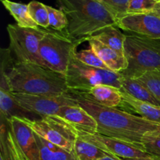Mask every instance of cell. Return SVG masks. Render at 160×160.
<instances>
[{
    "label": "cell",
    "mask_w": 160,
    "mask_h": 160,
    "mask_svg": "<svg viewBox=\"0 0 160 160\" xmlns=\"http://www.w3.org/2000/svg\"><path fill=\"white\" fill-rule=\"evenodd\" d=\"M73 153L77 160H99L111 156L93 144L80 138L78 136L75 142Z\"/></svg>",
    "instance_id": "7402d4cb"
},
{
    "label": "cell",
    "mask_w": 160,
    "mask_h": 160,
    "mask_svg": "<svg viewBox=\"0 0 160 160\" xmlns=\"http://www.w3.org/2000/svg\"><path fill=\"white\" fill-rule=\"evenodd\" d=\"M124 56L128 68L120 73L125 78H138L148 71L160 70V39L126 35Z\"/></svg>",
    "instance_id": "277c9868"
},
{
    "label": "cell",
    "mask_w": 160,
    "mask_h": 160,
    "mask_svg": "<svg viewBox=\"0 0 160 160\" xmlns=\"http://www.w3.org/2000/svg\"><path fill=\"white\" fill-rule=\"evenodd\" d=\"M99 160H122L120 159H117V158L112 157V156H107V157H105L103 159H101Z\"/></svg>",
    "instance_id": "1f68e13d"
},
{
    "label": "cell",
    "mask_w": 160,
    "mask_h": 160,
    "mask_svg": "<svg viewBox=\"0 0 160 160\" xmlns=\"http://www.w3.org/2000/svg\"><path fill=\"white\" fill-rule=\"evenodd\" d=\"M0 114L1 118L8 120L12 117L38 120L36 114L22 107L12 96V92L0 89Z\"/></svg>",
    "instance_id": "e0dca14e"
},
{
    "label": "cell",
    "mask_w": 160,
    "mask_h": 160,
    "mask_svg": "<svg viewBox=\"0 0 160 160\" xmlns=\"http://www.w3.org/2000/svg\"><path fill=\"white\" fill-rule=\"evenodd\" d=\"M117 27L135 35L160 39V17L152 12L127 14L117 20Z\"/></svg>",
    "instance_id": "8fae6325"
},
{
    "label": "cell",
    "mask_w": 160,
    "mask_h": 160,
    "mask_svg": "<svg viewBox=\"0 0 160 160\" xmlns=\"http://www.w3.org/2000/svg\"><path fill=\"white\" fill-rule=\"evenodd\" d=\"M122 94V102L119 107L128 112H134L139 117L154 123H160V106L140 101L130 96L126 92L120 91Z\"/></svg>",
    "instance_id": "2e32d148"
},
{
    "label": "cell",
    "mask_w": 160,
    "mask_h": 160,
    "mask_svg": "<svg viewBox=\"0 0 160 160\" xmlns=\"http://www.w3.org/2000/svg\"><path fill=\"white\" fill-rule=\"evenodd\" d=\"M79 45L63 31L48 30L40 45L42 65L65 76L70 59L77 52V48Z\"/></svg>",
    "instance_id": "8992f818"
},
{
    "label": "cell",
    "mask_w": 160,
    "mask_h": 160,
    "mask_svg": "<svg viewBox=\"0 0 160 160\" xmlns=\"http://www.w3.org/2000/svg\"><path fill=\"white\" fill-rule=\"evenodd\" d=\"M122 160H160L159 158L154 157V156H148L145 158H138V159H120Z\"/></svg>",
    "instance_id": "f546056e"
},
{
    "label": "cell",
    "mask_w": 160,
    "mask_h": 160,
    "mask_svg": "<svg viewBox=\"0 0 160 160\" xmlns=\"http://www.w3.org/2000/svg\"><path fill=\"white\" fill-rule=\"evenodd\" d=\"M73 96L78 105L95 119L98 123L97 133L142 146L145 135L160 132V123L117 108L101 106L84 97Z\"/></svg>",
    "instance_id": "6da1fadb"
},
{
    "label": "cell",
    "mask_w": 160,
    "mask_h": 160,
    "mask_svg": "<svg viewBox=\"0 0 160 160\" xmlns=\"http://www.w3.org/2000/svg\"><path fill=\"white\" fill-rule=\"evenodd\" d=\"M142 146L147 154L160 159V132L145 135L142 138Z\"/></svg>",
    "instance_id": "4316f807"
},
{
    "label": "cell",
    "mask_w": 160,
    "mask_h": 160,
    "mask_svg": "<svg viewBox=\"0 0 160 160\" xmlns=\"http://www.w3.org/2000/svg\"><path fill=\"white\" fill-rule=\"evenodd\" d=\"M105 7L112 14L116 20L128 14L130 0H100Z\"/></svg>",
    "instance_id": "83f0119b"
},
{
    "label": "cell",
    "mask_w": 160,
    "mask_h": 160,
    "mask_svg": "<svg viewBox=\"0 0 160 160\" xmlns=\"http://www.w3.org/2000/svg\"><path fill=\"white\" fill-rule=\"evenodd\" d=\"M0 89L29 95L68 93L65 76L37 63L16 61L6 74L0 75Z\"/></svg>",
    "instance_id": "3957f363"
},
{
    "label": "cell",
    "mask_w": 160,
    "mask_h": 160,
    "mask_svg": "<svg viewBox=\"0 0 160 160\" xmlns=\"http://www.w3.org/2000/svg\"><path fill=\"white\" fill-rule=\"evenodd\" d=\"M152 12L157 14L158 16H159L160 17V3H156V6H155V8L153 9V10L152 11Z\"/></svg>",
    "instance_id": "4dcf8cb0"
},
{
    "label": "cell",
    "mask_w": 160,
    "mask_h": 160,
    "mask_svg": "<svg viewBox=\"0 0 160 160\" xmlns=\"http://www.w3.org/2000/svg\"><path fill=\"white\" fill-rule=\"evenodd\" d=\"M35 134V133H34ZM40 160H77L74 153L67 151L35 134Z\"/></svg>",
    "instance_id": "d6986e66"
},
{
    "label": "cell",
    "mask_w": 160,
    "mask_h": 160,
    "mask_svg": "<svg viewBox=\"0 0 160 160\" xmlns=\"http://www.w3.org/2000/svg\"><path fill=\"white\" fill-rule=\"evenodd\" d=\"M156 2L154 0H130L128 13H145L153 10Z\"/></svg>",
    "instance_id": "f1b7e54d"
},
{
    "label": "cell",
    "mask_w": 160,
    "mask_h": 160,
    "mask_svg": "<svg viewBox=\"0 0 160 160\" xmlns=\"http://www.w3.org/2000/svg\"><path fill=\"white\" fill-rule=\"evenodd\" d=\"M16 142L28 160H40L35 134L24 120L12 117L7 120Z\"/></svg>",
    "instance_id": "7c38bea8"
},
{
    "label": "cell",
    "mask_w": 160,
    "mask_h": 160,
    "mask_svg": "<svg viewBox=\"0 0 160 160\" xmlns=\"http://www.w3.org/2000/svg\"><path fill=\"white\" fill-rule=\"evenodd\" d=\"M58 117L63 119L78 131L88 134L98 132V123L95 119L78 104L63 106Z\"/></svg>",
    "instance_id": "4fadbf2b"
},
{
    "label": "cell",
    "mask_w": 160,
    "mask_h": 160,
    "mask_svg": "<svg viewBox=\"0 0 160 160\" xmlns=\"http://www.w3.org/2000/svg\"><path fill=\"white\" fill-rule=\"evenodd\" d=\"M48 12L49 27L56 31H64L68 25V20L66 14L61 9H55L46 6Z\"/></svg>",
    "instance_id": "484cf974"
},
{
    "label": "cell",
    "mask_w": 160,
    "mask_h": 160,
    "mask_svg": "<svg viewBox=\"0 0 160 160\" xmlns=\"http://www.w3.org/2000/svg\"><path fill=\"white\" fill-rule=\"evenodd\" d=\"M28 5L30 15L34 22L38 25V27L48 28L49 27V20L46 5L35 0L30 2Z\"/></svg>",
    "instance_id": "603a6c76"
},
{
    "label": "cell",
    "mask_w": 160,
    "mask_h": 160,
    "mask_svg": "<svg viewBox=\"0 0 160 160\" xmlns=\"http://www.w3.org/2000/svg\"><path fill=\"white\" fill-rule=\"evenodd\" d=\"M140 81L160 103V70H153L136 78Z\"/></svg>",
    "instance_id": "cb8c5ba5"
},
{
    "label": "cell",
    "mask_w": 160,
    "mask_h": 160,
    "mask_svg": "<svg viewBox=\"0 0 160 160\" xmlns=\"http://www.w3.org/2000/svg\"><path fill=\"white\" fill-rule=\"evenodd\" d=\"M92 38L95 39L109 46V48L124 55V43L126 40V35L119 31L117 27H109L94 35Z\"/></svg>",
    "instance_id": "44dd1931"
},
{
    "label": "cell",
    "mask_w": 160,
    "mask_h": 160,
    "mask_svg": "<svg viewBox=\"0 0 160 160\" xmlns=\"http://www.w3.org/2000/svg\"><path fill=\"white\" fill-rule=\"evenodd\" d=\"M23 120L38 135L73 153L78 131L63 119L58 116H48L38 120Z\"/></svg>",
    "instance_id": "ba28073f"
},
{
    "label": "cell",
    "mask_w": 160,
    "mask_h": 160,
    "mask_svg": "<svg viewBox=\"0 0 160 160\" xmlns=\"http://www.w3.org/2000/svg\"><path fill=\"white\" fill-rule=\"evenodd\" d=\"M120 90L126 92L130 96L133 97L135 99L151 103L156 106H160L159 102L153 96L149 90L136 78L123 77L122 87Z\"/></svg>",
    "instance_id": "ac0fdd59"
},
{
    "label": "cell",
    "mask_w": 160,
    "mask_h": 160,
    "mask_svg": "<svg viewBox=\"0 0 160 160\" xmlns=\"http://www.w3.org/2000/svg\"><path fill=\"white\" fill-rule=\"evenodd\" d=\"M156 3H160V0H154Z\"/></svg>",
    "instance_id": "d6a6232c"
},
{
    "label": "cell",
    "mask_w": 160,
    "mask_h": 160,
    "mask_svg": "<svg viewBox=\"0 0 160 160\" xmlns=\"http://www.w3.org/2000/svg\"><path fill=\"white\" fill-rule=\"evenodd\" d=\"M66 14L68 25L63 31L78 43L92 38L109 27H117V20L100 0H56Z\"/></svg>",
    "instance_id": "7a4b0ae2"
},
{
    "label": "cell",
    "mask_w": 160,
    "mask_h": 160,
    "mask_svg": "<svg viewBox=\"0 0 160 160\" xmlns=\"http://www.w3.org/2000/svg\"><path fill=\"white\" fill-rule=\"evenodd\" d=\"M71 94L88 98L101 106L107 107L117 108L122 102V94L120 89L108 84L96 85L82 93Z\"/></svg>",
    "instance_id": "5bb4252c"
},
{
    "label": "cell",
    "mask_w": 160,
    "mask_h": 160,
    "mask_svg": "<svg viewBox=\"0 0 160 160\" xmlns=\"http://www.w3.org/2000/svg\"><path fill=\"white\" fill-rule=\"evenodd\" d=\"M75 56L78 60L89 67L102 69V70H109L107 66L98 57V55L95 52V51L92 48L77 52L75 53Z\"/></svg>",
    "instance_id": "d4e9b609"
},
{
    "label": "cell",
    "mask_w": 160,
    "mask_h": 160,
    "mask_svg": "<svg viewBox=\"0 0 160 160\" xmlns=\"http://www.w3.org/2000/svg\"><path fill=\"white\" fill-rule=\"evenodd\" d=\"M12 95L22 107L40 117L58 116L63 106L78 104L70 92L59 95H29L16 92H12Z\"/></svg>",
    "instance_id": "9c48e42d"
},
{
    "label": "cell",
    "mask_w": 160,
    "mask_h": 160,
    "mask_svg": "<svg viewBox=\"0 0 160 160\" xmlns=\"http://www.w3.org/2000/svg\"><path fill=\"white\" fill-rule=\"evenodd\" d=\"M1 2L6 10L9 11L10 15L13 17L18 26L26 28H39L30 15L28 5L10 0H1Z\"/></svg>",
    "instance_id": "ffe728a7"
},
{
    "label": "cell",
    "mask_w": 160,
    "mask_h": 160,
    "mask_svg": "<svg viewBox=\"0 0 160 160\" xmlns=\"http://www.w3.org/2000/svg\"><path fill=\"white\" fill-rule=\"evenodd\" d=\"M65 78L70 93L80 94L99 84H108L120 89L123 77L120 73L85 65L74 54L70 59Z\"/></svg>",
    "instance_id": "5b68a950"
},
{
    "label": "cell",
    "mask_w": 160,
    "mask_h": 160,
    "mask_svg": "<svg viewBox=\"0 0 160 160\" xmlns=\"http://www.w3.org/2000/svg\"><path fill=\"white\" fill-rule=\"evenodd\" d=\"M6 29L9 38V48L17 62L43 66L40 56V45L48 30L21 28L17 24H9Z\"/></svg>",
    "instance_id": "52a82bcc"
},
{
    "label": "cell",
    "mask_w": 160,
    "mask_h": 160,
    "mask_svg": "<svg viewBox=\"0 0 160 160\" xmlns=\"http://www.w3.org/2000/svg\"><path fill=\"white\" fill-rule=\"evenodd\" d=\"M77 131L80 138L93 144L117 159H138L149 156L141 145H134L115 138L108 137L99 133L88 134Z\"/></svg>",
    "instance_id": "30bf717a"
},
{
    "label": "cell",
    "mask_w": 160,
    "mask_h": 160,
    "mask_svg": "<svg viewBox=\"0 0 160 160\" xmlns=\"http://www.w3.org/2000/svg\"><path fill=\"white\" fill-rule=\"evenodd\" d=\"M88 42L90 48L95 51L109 70L115 73H121L128 68V63L124 55L94 38L89 39Z\"/></svg>",
    "instance_id": "9a60e30c"
}]
</instances>
